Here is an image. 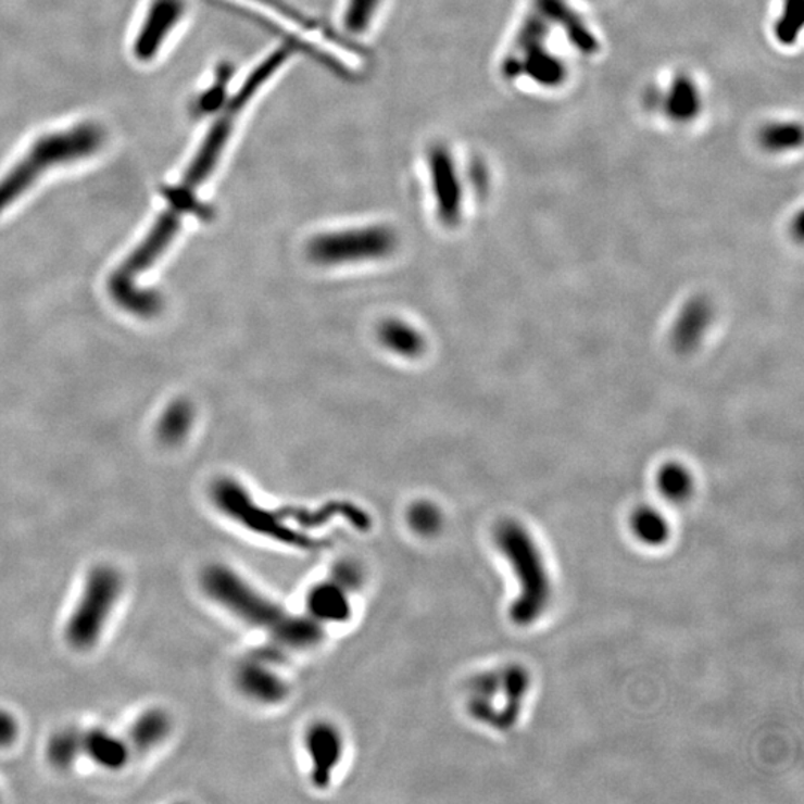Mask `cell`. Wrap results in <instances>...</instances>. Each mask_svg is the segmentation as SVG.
Masks as SVG:
<instances>
[{"mask_svg":"<svg viewBox=\"0 0 804 804\" xmlns=\"http://www.w3.org/2000/svg\"><path fill=\"white\" fill-rule=\"evenodd\" d=\"M108 140L106 127L92 118L40 133L0 178V213L51 171L95 159L106 148Z\"/></svg>","mask_w":804,"mask_h":804,"instance_id":"cell-1","label":"cell"},{"mask_svg":"<svg viewBox=\"0 0 804 804\" xmlns=\"http://www.w3.org/2000/svg\"><path fill=\"white\" fill-rule=\"evenodd\" d=\"M201 587L241 621L271 633L289 649H312L324 637L319 623L287 613L227 566H208L201 574Z\"/></svg>","mask_w":804,"mask_h":804,"instance_id":"cell-2","label":"cell"},{"mask_svg":"<svg viewBox=\"0 0 804 804\" xmlns=\"http://www.w3.org/2000/svg\"><path fill=\"white\" fill-rule=\"evenodd\" d=\"M494 544L512 566L518 585L517 596L510 605V618L518 627L532 626L552 605V575L544 554L528 528L516 520H504L497 526Z\"/></svg>","mask_w":804,"mask_h":804,"instance_id":"cell-3","label":"cell"},{"mask_svg":"<svg viewBox=\"0 0 804 804\" xmlns=\"http://www.w3.org/2000/svg\"><path fill=\"white\" fill-rule=\"evenodd\" d=\"M532 687V675L522 665L477 675L468 686L466 707L476 721L494 730H510L520 719Z\"/></svg>","mask_w":804,"mask_h":804,"instance_id":"cell-4","label":"cell"},{"mask_svg":"<svg viewBox=\"0 0 804 804\" xmlns=\"http://www.w3.org/2000/svg\"><path fill=\"white\" fill-rule=\"evenodd\" d=\"M212 500L225 516L261 537L299 549H315L321 545V541L315 540L312 535L289 526L280 512H268L256 505L247 490L230 478H223L213 485Z\"/></svg>","mask_w":804,"mask_h":804,"instance_id":"cell-5","label":"cell"},{"mask_svg":"<svg viewBox=\"0 0 804 804\" xmlns=\"http://www.w3.org/2000/svg\"><path fill=\"white\" fill-rule=\"evenodd\" d=\"M121 592L123 577L112 566L100 565L88 574L83 596L66 626V639L74 649L88 650L99 641Z\"/></svg>","mask_w":804,"mask_h":804,"instance_id":"cell-6","label":"cell"},{"mask_svg":"<svg viewBox=\"0 0 804 804\" xmlns=\"http://www.w3.org/2000/svg\"><path fill=\"white\" fill-rule=\"evenodd\" d=\"M395 231L386 225L349 228L315 237L307 253L313 263L341 265L386 259L395 251Z\"/></svg>","mask_w":804,"mask_h":804,"instance_id":"cell-7","label":"cell"},{"mask_svg":"<svg viewBox=\"0 0 804 804\" xmlns=\"http://www.w3.org/2000/svg\"><path fill=\"white\" fill-rule=\"evenodd\" d=\"M187 14V0H150L131 39L133 59L142 64L155 62Z\"/></svg>","mask_w":804,"mask_h":804,"instance_id":"cell-8","label":"cell"},{"mask_svg":"<svg viewBox=\"0 0 804 804\" xmlns=\"http://www.w3.org/2000/svg\"><path fill=\"white\" fill-rule=\"evenodd\" d=\"M426 166L438 218L448 227H454L462 215V188L454 159L449 148L442 143H431L426 148Z\"/></svg>","mask_w":804,"mask_h":804,"instance_id":"cell-9","label":"cell"},{"mask_svg":"<svg viewBox=\"0 0 804 804\" xmlns=\"http://www.w3.org/2000/svg\"><path fill=\"white\" fill-rule=\"evenodd\" d=\"M304 745L311 762L312 783L324 790L331 783L332 776L343 758V734L334 724L317 721L305 731Z\"/></svg>","mask_w":804,"mask_h":804,"instance_id":"cell-10","label":"cell"},{"mask_svg":"<svg viewBox=\"0 0 804 804\" xmlns=\"http://www.w3.org/2000/svg\"><path fill=\"white\" fill-rule=\"evenodd\" d=\"M715 319L714 304L706 297H693L682 305L670 329L675 352H694L705 340Z\"/></svg>","mask_w":804,"mask_h":804,"instance_id":"cell-11","label":"cell"},{"mask_svg":"<svg viewBox=\"0 0 804 804\" xmlns=\"http://www.w3.org/2000/svg\"><path fill=\"white\" fill-rule=\"evenodd\" d=\"M237 687L247 698L263 705H277L287 699L288 682L265 658L241 663L236 675Z\"/></svg>","mask_w":804,"mask_h":804,"instance_id":"cell-12","label":"cell"},{"mask_svg":"<svg viewBox=\"0 0 804 804\" xmlns=\"http://www.w3.org/2000/svg\"><path fill=\"white\" fill-rule=\"evenodd\" d=\"M79 751L80 755H88L99 766L118 770L126 766L131 748L108 731L91 729L79 730Z\"/></svg>","mask_w":804,"mask_h":804,"instance_id":"cell-13","label":"cell"},{"mask_svg":"<svg viewBox=\"0 0 804 804\" xmlns=\"http://www.w3.org/2000/svg\"><path fill=\"white\" fill-rule=\"evenodd\" d=\"M307 606L313 617L319 621L343 623L352 614L349 590L334 580L313 587L309 593Z\"/></svg>","mask_w":804,"mask_h":804,"instance_id":"cell-14","label":"cell"},{"mask_svg":"<svg viewBox=\"0 0 804 804\" xmlns=\"http://www.w3.org/2000/svg\"><path fill=\"white\" fill-rule=\"evenodd\" d=\"M629 529L635 541L649 549H661L673 537V528L665 514L651 505H639L633 510Z\"/></svg>","mask_w":804,"mask_h":804,"instance_id":"cell-15","label":"cell"},{"mask_svg":"<svg viewBox=\"0 0 804 804\" xmlns=\"http://www.w3.org/2000/svg\"><path fill=\"white\" fill-rule=\"evenodd\" d=\"M655 489L663 500L683 504L694 494L695 478L689 466L681 462H665L655 473Z\"/></svg>","mask_w":804,"mask_h":804,"instance_id":"cell-16","label":"cell"},{"mask_svg":"<svg viewBox=\"0 0 804 804\" xmlns=\"http://www.w3.org/2000/svg\"><path fill=\"white\" fill-rule=\"evenodd\" d=\"M386 0H343L340 10L341 38L352 35V38H361L372 32L380 12L384 10ZM349 42V40H348Z\"/></svg>","mask_w":804,"mask_h":804,"instance_id":"cell-17","label":"cell"},{"mask_svg":"<svg viewBox=\"0 0 804 804\" xmlns=\"http://www.w3.org/2000/svg\"><path fill=\"white\" fill-rule=\"evenodd\" d=\"M172 719L161 709L147 711L133 724L128 745L138 753H147L171 734Z\"/></svg>","mask_w":804,"mask_h":804,"instance_id":"cell-18","label":"cell"},{"mask_svg":"<svg viewBox=\"0 0 804 804\" xmlns=\"http://www.w3.org/2000/svg\"><path fill=\"white\" fill-rule=\"evenodd\" d=\"M233 78H235V74H231L230 66L223 64V66L218 67V71L213 75L212 83L208 84L192 99V115H196L197 118H204V116L211 118L213 114H216L224 106L225 102H227L228 98H230L233 90H235L236 86H233Z\"/></svg>","mask_w":804,"mask_h":804,"instance_id":"cell-19","label":"cell"},{"mask_svg":"<svg viewBox=\"0 0 804 804\" xmlns=\"http://www.w3.org/2000/svg\"><path fill=\"white\" fill-rule=\"evenodd\" d=\"M381 344L402 357H417L425 351L424 336L402 321H386L379 329Z\"/></svg>","mask_w":804,"mask_h":804,"instance_id":"cell-20","label":"cell"},{"mask_svg":"<svg viewBox=\"0 0 804 804\" xmlns=\"http://www.w3.org/2000/svg\"><path fill=\"white\" fill-rule=\"evenodd\" d=\"M407 522L414 533L431 538L440 532L444 518L440 508L432 502L417 501L409 508Z\"/></svg>","mask_w":804,"mask_h":804,"instance_id":"cell-21","label":"cell"},{"mask_svg":"<svg viewBox=\"0 0 804 804\" xmlns=\"http://www.w3.org/2000/svg\"><path fill=\"white\" fill-rule=\"evenodd\" d=\"M48 759L58 769H66L79 758V730L70 729L52 736L47 748Z\"/></svg>","mask_w":804,"mask_h":804,"instance_id":"cell-22","label":"cell"},{"mask_svg":"<svg viewBox=\"0 0 804 804\" xmlns=\"http://www.w3.org/2000/svg\"><path fill=\"white\" fill-rule=\"evenodd\" d=\"M192 420V412L190 405L187 402H176L172 405L164 416L163 422L160 426L161 440L167 442V444H176L185 437V434L190 429Z\"/></svg>","mask_w":804,"mask_h":804,"instance_id":"cell-23","label":"cell"},{"mask_svg":"<svg viewBox=\"0 0 804 804\" xmlns=\"http://www.w3.org/2000/svg\"><path fill=\"white\" fill-rule=\"evenodd\" d=\"M334 581L339 582L344 589L351 590L357 589L362 582V573L360 566L353 565L351 562H343L334 569Z\"/></svg>","mask_w":804,"mask_h":804,"instance_id":"cell-24","label":"cell"},{"mask_svg":"<svg viewBox=\"0 0 804 804\" xmlns=\"http://www.w3.org/2000/svg\"><path fill=\"white\" fill-rule=\"evenodd\" d=\"M18 724L11 714L0 711V748L11 745L17 739Z\"/></svg>","mask_w":804,"mask_h":804,"instance_id":"cell-25","label":"cell"}]
</instances>
